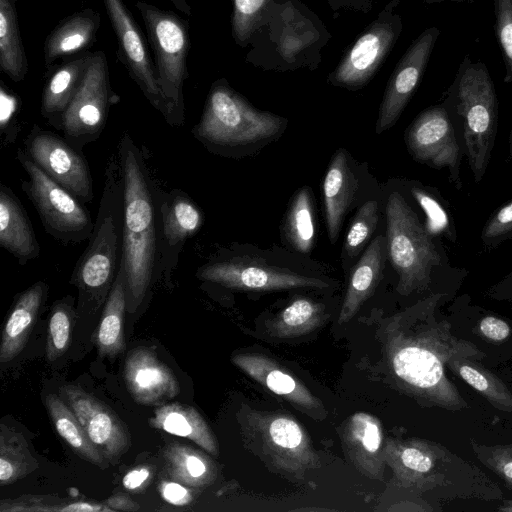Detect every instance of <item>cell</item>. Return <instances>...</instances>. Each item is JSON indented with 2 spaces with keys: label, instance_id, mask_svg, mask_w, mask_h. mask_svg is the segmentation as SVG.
I'll return each instance as SVG.
<instances>
[{
  "label": "cell",
  "instance_id": "14",
  "mask_svg": "<svg viewBox=\"0 0 512 512\" xmlns=\"http://www.w3.org/2000/svg\"><path fill=\"white\" fill-rule=\"evenodd\" d=\"M27 156L54 182L84 204L94 198L91 170L83 152L65 137L35 124L23 140Z\"/></svg>",
  "mask_w": 512,
  "mask_h": 512
},
{
  "label": "cell",
  "instance_id": "27",
  "mask_svg": "<svg viewBox=\"0 0 512 512\" xmlns=\"http://www.w3.org/2000/svg\"><path fill=\"white\" fill-rule=\"evenodd\" d=\"M355 190L356 179L345 152L339 149L330 162L323 183L325 217L331 243L338 238L343 217L352 203Z\"/></svg>",
  "mask_w": 512,
  "mask_h": 512
},
{
  "label": "cell",
  "instance_id": "57",
  "mask_svg": "<svg viewBox=\"0 0 512 512\" xmlns=\"http://www.w3.org/2000/svg\"><path fill=\"white\" fill-rule=\"evenodd\" d=\"M509 153H510V157L512 158V129H511V133H510V137H509Z\"/></svg>",
  "mask_w": 512,
  "mask_h": 512
},
{
  "label": "cell",
  "instance_id": "8",
  "mask_svg": "<svg viewBox=\"0 0 512 512\" xmlns=\"http://www.w3.org/2000/svg\"><path fill=\"white\" fill-rule=\"evenodd\" d=\"M284 119L253 107L225 79L213 83L193 136L208 150L220 153L274 137Z\"/></svg>",
  "mask_w": 512,
  "mask_h": 512
},
{
  "label": "cell",
  "instance_id": "45",
  "mask_svg": "<svg viewBox=\"0 0 512 512\" xmlns=\"http://www.w3.org/2000/svg\"><path fill=\"white\" fill-rule=\"evenodd\" d=\"M512 237V200L505 203L489 217L481 232L486 249H493Z\"/></svg>",
  "mask_w": 512,
  "mask_h": 512
},
{
  "label": "cell",
  "instance_id": "5",
  "mask_svg": "<svg viewBox=\"0 0 512 512\" xmlns=\"http://www.w3.org/2000/svg\"><path fill=\"white\" fill-rule=\"evenodd\" d=\"M123 183L118 154L109 155L93 231L77 260L71 281L81 297L101 302L116 280L123 248Z\"/></svg>",
  "mask_w": 512,
  "mask_h": 512
},
{
  "label": "cell",
  "instance_id": "24",
  "mask_svg": "<svg viewBox=\"0 0 512 512\" xmlns=\"http://www.w3.org/2000/svg\"><path fill=\"white\" fill-rule=\"evenodd\" d=\"M0 246L20 265L38 259L41 252L26 209L3 182L0 183Z\"/></svg>",
  "mask_w": 512,
  "mask_h": 512
},
{
  "label": "cell",
  "instance_id": "18",
  "mask_svg": "<svg viewBox=\"0 0 512 512\" xmlns=\"http://www.w3.org/2000/svg\"><path fill=\"white\" fill-rule=\"evenodd\" d=\"M440 34L441 31L436 26L426 28L398 61L380 105L377 133L389 129L399 119L424 75Z\"/></svg>",
  "mask_w": 512,
  "mask_h": 512
},
{
  "label": "cell",
  "instance_id": "55",
  "mask_svg": "<svg viewBox=\"0 0 512 512\" xmlns=\"http://www.w3.org/2000/svg\"><path fill=\"white\" fill-rule=\"evenodd\" d=\"M497 510L502 512H512V495L510 498H503V502L497 507Z\"/></svg>",
  "mask_w": 512,
  "mask_h": 512
},
{
  "label": "cell",
  "instance_id": "3",
  "mask_svg": "<svg viewBox=\"0 0 512 512\" xmlns=\"http://www.w3.org/2000/svg\"><path fill=\"white\" fill-rule=\"evenodd\" d=\"M384 457L398 484L411 491H437L444 500L504 498L498 484L481 469L436 442L389 438Z\"/></svg>",
  "mask_w": 512,
  "mask_h": 512
},
{
  "label": "cell",
  "instance_id": "19",
  "mask_svg": "<svg viewBox=\"0 0 512 512\" xmlns=\"http://www.w3.org/2000/svg\"><path fill=\"white\" fill-rule=\"evenodd\" d=\"M59 392L89 439L108 461L121 457L130 449L128 429L105 404L76 385H63Z\"/></svg>",
  "mask_w": 512,
  "mask_h": 512
},
{
  "label": "cell",
  "instance_id": "2",
  "mask_svg": "<svg viewBox=\"0 0 512 512\" xmlns=\"http://www.w3.org/2000/svg\"><path fill=\"white\" fill-rule=\"evenodd\" d=\"M123 183L122 264L127 279V307L135 312L161 276V200L164 190L153 178L139 146L128 132L118 143Z\"/></svg>",
  "mask_w": 512,
  "mask_h": 512
},
{
  "label": "cell",
  "instance_id": "6",
  "mask_svg": "<svg viewBox=\"0 0 512 512\" xmlns=\"http://www.w3.org/2000/svg\"><path fill=\"white\" fill-rule=\"evenodd\" d=\"M443 104L461 124L464 152L478 183L490 163L498 122L497 94L485 64L465 56Z\"/></svg>",
  "mask_w": 512,
  "mask_h": 512
},
{
  "label": "cell",
  "instance_id": "13",
  "mask_svg": "<svg viewBox=\"0 0 512 512\" xmlns=\"http://www.w3.org/2000/svg\"><path fill=\"white\" fill-rule=\"evenodd\" d=\"M119 101L113 91L103 51L94 52L83 80L64 113V137L77 149L97 141L103 133L109 108Z\"/></svg>",
  "mask_w": 512,
  "mask_h": 512
},
{
  "label": "cell",
  "instance_id": "52",
  "mask_svg": "<svg viewBox=\"0 0 512 512\" xmlns=\"http://www.w3.org/2000/svg\"><path fill=\"white\" fill-rule=\"evenodd\" d=\"M488 295L496 300L512 302V270L488 290Z\"/></svg>",
  "mask_w": 512,
  "mask_h": 512
},
{
  "label": "cell",
  "instance_id": "31",
  "mask_svg": "<svg viewBox=\"0 0 512 512\" xmlns=\"http://www.w3.org/2000/svg\"><path fill=\"white\" fill-rule=\"evenodd\" d=\"M127 306V279L124 265L105 300L104 309L95 334V344L102 356L114 357L125 348L123 320Z\"/></svg>",
  "mask_w": 512,
  "mask_h": 512
},
{
  "label": "cell",
  "instance_id": "10",
  "mask_svg": "<svg viewBox=\"0 0 512 512\" xmlns=\"http://www.w3.org/2000/svg\"><path fill=\"white\" fill-rule=\"evenodd\" d=\"M242 427L248 444L278 472L302 480L320 466L319 457L303 427L278 412L244 409Z\"/></svg>",
  "mask_w": 512,
  "mask_h": 512
},
{
  "label": "cell",
  "instance_id": "43",
  "mask_svg": "<svg viewBox=\"0 0 512 512\" xmlns=\"http://www.w3.org/2000/svg\"><path fill=\"white\" fill-rule=\"evenodd\" d=\"M476 458L512 489V444L485 445L471 439Z\"/></svg>",
  "mask_w": 512,
  "mask_h": 512
},
{
  "label": "cell",
  "instance_id": "40",
  "mask_svg": "<svg viewBox=\"0 0 512 512\" xmlns=\"http://www.w3.org/2000/svg\"><path fill=\"white\" fill-rule=\"evenodd\" d=\"M231 31L237 45L242 48L249 46L255 31L265 21L276 0H231Z\"/></svg>",
  "mask_w": 512,
  "mask_h": 512
},
{
  "label": "cell",
  "instance_id": "7",
  "mask_svg": "<svg viewBox=\"0 0 512 512\" xmlns=\"http://www.w3.org/2000/svg\"><path fill=\"white\" fill-rule=\"evenodd\" d=\"M387 250L398 274L402 295L430 289L433 274L449 270L450 263L439 238L431 235L404 197L392 192L386 204Z\"/></svg>",
  "mask_w": 512,
  "mask_h": 512
},
{
  "label": "cell",
  "instance_id": "38",
  "mask_svg": "<svg viewBox=\"0 0 512 512\" xmlns=\"http://www.w3.org/2000/svg\"><path fill=\"white\" fill-rule=\"evenodd\" d=\"M285 231L293 248L309 253L314 244L315 227L311 193L307 187L299 190L289 207Z\"/></svg>",
  "mask_w": 512,
  "mask_h": 512
},
{
  "label": "cell",
  "instance_id": "17",
  "mask_svg": "<svg viewBox=\"0 0 512 512\" xmlns=\"http://www.w3.org/2000/svg\"><path fill=\"white\" fill-rule=\"evenodd\" d=\"M115 31L118 58L149 103L167 121L168 107L160 90L154 62L148 53L143 34L123 0H103Z\"/></svg>",
  "mask_w": 512,
  "mask_h": 512
},
{
  "label": "cell",
  "instance_id": "33",
  "mask_svg": "<svg viewBox=\"0 0 512 512\" xmlns=\"http://www.w3.org/2000/svg\"><path fill=\"white\" fill-rule=\"evenodd\" d=\"M170 477L186 486L202 488L214 482L217 469L203 452L188 445L172 443L164 451Z\"/></svg>",
  "mask_w": 512,
  "mask_h": 512
},
{
  "label": "cell",
  "instance_id": "47",
  "mask_svg": "<svg viewBox=\"0 0 512 512\" xmlns=\"http://www.w3.org/2000/svg\"><path fill=\"white\" fill-rule=\"evenodd\" d=\"M69 502L54 496L25 495L0 502L1 512H67Z\"/></svg>",
  "mask_w": 512,
  "mask_h": 512
},
{
  "label": "cell",
  "instance_id": "16",
  "mask_svg": "<svg viewBox=\"0 0 512 512\" xmlns=\"http://www.w3.org/2000/svg\"><path fill=\"white\" fill-rule=\"evenodd\" d=\"M196 277L204 282L245 291L327 287V283L320 279L244 257L211 259L198 268Z\"/></svg>",
  "mask_w": 512,
  "mask_h": 512
},
{
  "label": "cell",
  "instance_id": "21",
  "mask_svg": "<svg viewBox=\"0 0 512 512\" xmlns=\"http://www.w3.org/2000/svg\"><path fill=\"white\" fill-rule=\"evenodd\" d=\"M124 380L135 402L163 404L180 392L179 382L156 353L147 347L132 349L124 363Z\"/></svg>",
  "mask_w": 512,
  "mask_h": 512
},
{
  "label": "cell",
  "instance_id": "46",
  "mask_svg": "<svg viewBox=\"0 0 512 512\" xmlns=\"http://www.w3.org/2000/svg\"><path fill=\"white\" fill-rule=\"evenodd\" d=\"M20 101L3 82L0 85V134L2 147L13 144L18 135Z\"/></svg>",
  "mask_w": 512,
  "mask_h": 512
},
{
  "label": "cell",
  "instance_id": "26",
  "mask_svg": "<svg viewBox=\"0 0 512 512\" xmlns=\"http://www.w3.org/2000/svg\"><path fill=\"white\" fill-rule=\"evenodd\" d=\"M93 53L75 58L58 67L47 79L41 97L40 113L57 131L62 129L64 113L74 98Z\"/></svg>",
  "mask_w": 512,
  "mask_h": 512
},
{
  "label": "cell",
  "instance_id": "39",
  "mask_svg": "<svg viewBox=\"0 0 512 512\" xmlns=\"http://www.w3.org/2000/svg\"><path fill=\"white\" fill-rule=\"evenodd\" d=\"M411 194L425 214L424 225L427 231L434 237L439 239L444 237L455 244L457 241L455 222L447 202L441 195L421 185H414L411 188Z\"/></svg>",
  "mask_w": 512,
  "mask_h": 512
},
{
  "label": "cell",
  "instance_id": "9",
  "mask_svg": "<svg viewBox=\"0 0 512 512\" xmlns=\"http://www.w3.org/2000/svg\"><path fill=\"white\" fill-rule=\"evenodd\" d=\"M136 7L146 28L154 57L157 81L168 107L167 123L173 127L185 122L184 83L188 78V25L175 13L138 1Z\"/></svg>",
  "mask_w": 512,
  "mask_h": 512
},
{
  "label": "cell",
  "instance_id": "34",
  "mask_svg": "<svg viewBox=\"0 0 512 512\" xmlns=\"http://www.w3.org/2000/svg\"><path fill=\"white\" fill-rule=\"evenodd\" d=\"M15 4L12 0H0V69L14 82H20L27 74L28 61Z\"/></svg>",
  "mask_w": 512,
  "mask_h": 512
},
{
  "label": "cell",
  "instance_id": "42",
  "mask_svg": "<svg viewBox=\"0 0 512 512\" xmlns=\"http://www.w3.org/2000/svg\"><path fill=\"white\" fill-rule=\"evenodd\" d=\"M377 222L378 204L373 200L367 201L355 215L345 238L344 252L349 257L359 253L376 229Z\"/></svg>",
  "mask_w": 512,
  "mask_h": 512
},
{
  "label": "cell",
  "instance_id": "58",
  "mask_svg": "<svg viewBox=\"0 0 512 512\" xmlns=\"http://www.w3.org/2000/svg\"><path fill=\"white\" fill-rule=\"evenodd\" d=\"M12 1L16 2L17 0H12Z\"/></svg>",
  "mask_w": 512,
  "mask_h": 512
},
{
  "label": "cell",
  "instance_id": "15",
  "mask_svg": "<svg viewBox=\"0 0 512 512\" xmlns=\"http://www.w3.org/2000/svg\"><path fill=\"white\" fill-rule=\"evenodd\" d=\"M412 157L435 169H447L449 181L460 189L462 148L445 105L431 106L411 123L405 136Z\"/></svg>",
  "mask_w": 512,
  "mask_h": 512
},
{
  "label": "cell",
  "instance_id": "53",
  "mask_svg": "<svg viewBox=\"0 0 512 512\" xmlns=\"http://www.w3.org/2000/svg\"><path fill=\"white\" fill-rule=\"evenodd\" d=\"M105 504L114 511H136L140 508L137 502L133 501L128 495L123 493L111 496L106 500Z\"/></svg>",
  "mask_w": 512,
  "mask_h": 512
},
{
  "label": "cell",
  "instance_id": "11",
  "mask_svg": "<svg viewBox=\"0 0 512 512\" xmlns=\"http://www.w3.org/2000/svg\"><path fill=\"white\" fill-rule=\"evenodd\" d=\"M16 158L28 175L20 180L22 191L34 206L44 230L64 246L88 240L94 220L85 204L48 177L25 153L18 149Z\"/></svg>",
  "mask_w": 512,
  "mask_h": 512
},
{
  "label": "cell",
  "instance_id": "54",
  "mask_svg": "<svg viewBox=\"0 0 512 512\" xmlns=\"http://www.w3.org/2000/svg\"><path fill=\"white\" fill-rule=\"evenodd\" d=\"M173 4L179 11L190 16L192 13L191 6L187 0H165Z\"/></svg>",
  "mask_w": 512,
  "mask_h": 512
},
{
  "label": "cell",
  "instance_id": "37",
  "mask_svg": "<svg viewBox=\"0 0 512 512\" xmlns=\"http://www.w3.org/2000/svg\"><path fill=\"white\" fill-rule=\"evenodd\" d=\"M324 321V307L308 298H298L272 321L271 331L279 338L297 337L311 332Z\"/></svg>",
  "mask_w": 512,
  "mask_h": 512
},
{
  "label": "cell",
  "instance_id": "41",
  "mask_svg": "<svg viewBox=\"0 0 512 512\" xmlns=\"http://www.w3.org/2000/svg\"><path fill=\"white\" fill-rule=\"evenodd\" d=\"M73 310L67 300L53 306L47 329L46 357L54 361L61 357L70 344Z\"/></svg>",
  "mask_w": 512,
  "mask_h": 512
},
{
  "label": "cell",
  "instance_id": "56",
  "mask_svg": "<svg viewBox=\"0 0 512 512\" xmlns=\"http://www.w3.org/2000/svg\"><path fill=\"white\" fill-rule=\"evenodd\" d=\"M474 0H424L426 4H434V3H441V2H456V3H468L473 2Z\"/></svg>",
  "mask_w": 512,
  "mask_h": 512
},
{
  "label": "cell",
  "instance_id": "29",
  "mask_svg": "<svg viewBox=\"0 0 512 512\" xmlns=\"http://www.w3.org/2000/svg\"><path fill=\"white\" fill-rule=\"evenodd\" d=\"M100 21L99 13L87 8L61 22L45 40V65L51 66L56 60L91 46L95 41Z\"/></svg>",
  "mask_w": 512,
  "mask_h": 512
},
{
  "label": "cell",
  "instance_id": "1",
  "mask_svg": "<svg viewBox=\"0 0 512 512\" xmlns=\"http://www.w3.org/2000/svg\"><path fill=\"white\" fill-rule=\"evenodd\" d=\"M448 296L435 292L389 318L384 344L391 374L401 391L422 406L461 411L468 403L448 378L453 358L483 359L473 343L453 335L451 324L438 319L437 307Z\"/></svg>",
  "mask_w": 512,
  "mask_h": 512
},
{
  "label": "cell",
  "instance_id": "49",
  "mask_svg": "<svg viewBox=\"0 0 512 512\" xmlns=\"http://www.w3.org/2000/svg\"><path fill=\"white\" fill-rule=\"evenodd\" d=\"M159 492L166 502L174 506H185L193 500L190 490L177 481H162L159 484Z\"/></svg>",
  "mask_w": 512,
  "mask_h": 512
},
{
  "label": "cell",
  "instance_id": "20",
  "mask_svg": "<svg viewBox=\"0 0 512 512\" xmlns=\"http://www.w3.org/2000/svg\"><path fill=\"white\" fill-rule=\"evenodd\" d=\"M203 224V213L193 199L183 190L165 191L161 200V276L168 278L176 268L179 256L189 238Z\"/></svg>",
  "mask_w": 512,
  "mask_h": 512
},
{
  "label": "cell",
  "instance_id": "25",
  "mask_svg": "<svg viewBox=\"0 0 512 512\" xmlns=\"http://www.w3.org/2000/svg\"><path fill=\"white\" fill-rule=\"evenodd\" d=\"M47 289L45 282L38 281L18 295L2 332L1 363L10 362L25 347L45 299Z\"/></svg>",
  "mask_w": 512,
  "mask_h": 512
},
{
  "label": "cell",
  "instance_id": "23",
  "mask_svg": "<svg viewBox=\"0 0 512 512\" xmlns=\"http://www.w3.org/2000/svg\"><path fill=\"white\" fill-rule=\"evenodd\" d=\"M341 439L350 461L367 477L382 480L386 463L379 421L373 415L357 412L344 424Z\"/></svg>",
  "mask_w": 512,
  "mask_h": 512
},
{
  "label": "cell",
  "instance_id": "22",
  "mask_svg": "<svg viewBox=\"0 0 512 512\" xmlns=\"http://www.w3.org/2000/svg\"><path fill=\"white\" fill-rule=\"evenodd\" d=\"M231 361L253 380L298 409L324 417V408L319 399L275 360L260 353L244 352L235 354Z\"/></svg>",
  "mask_w": 512,
  "mask_h": 512
},
{
  "label": "cell",
  "instance_id": "12",
  "mask_svg": "<svg viewBox=\"0 0 512 512\" xmlns=\"http://www.w3.org/2000/svg\"><path fill=\"white\" fill-rule=\"evenodd\" d=\"M399 4L400 0H390L347 47L342 59L327 77L330 85L358 90L372 80L402 33L403 21L397 13Z\"/></svg>",
  "mask_w": 512,
  "mask_h": 512
},
{
  "label": "cell",
  "instance_id": "4",
  "mask_svg": "<svg viewBox=\"0 0 512 512\" xmlns=\"http://www.w3.org/2000/svg\"><path fill=\"white\" fill-rule=\"evenodd\" d=\"M332 35L300 0H276L250 39L245 62L263 71H314Z\"/></svg>",
  "mask_w": 512,
  "mask_h": 512
},
{
  "label": "cell",
  "instance_id": "44",
  "mask_svg": "<svg viewBox=\"0 0 512 512\" xmlns=\"http://www.w3.org/2000/svg\"><path fill=\"white\" fill-rule=\"evenodd\" d=\"M495 35L507 69L506 80L512 83V0H494Z\"/></svg>",
  "mask_w": 512,
  "mask_h": 512
},
{
  "label": "cell",
  "instance_id": "35",
  "mask_svg": "<svg viewBox=\"0 0 512 512\" xmlns=\"http://www.w3.org/2000/svg\"><path fill=\"white\" fill-rule=\"evenodd\" d=\"M473 358H453L448 370L465 381L495 408L512 413V392L495 374Z\"/></svg>",
  "mask_w": 512,
  "mask_h": 512
},
{
  "label": "cell",
  "instance_id": "51",
  "mask_svg": "<svg viewBox=\"0 0 512 512\" xmlns=\"http://www.w3.org/2000/svg\"><path fill=\"white\" fill-rule=\"evenodd\" d=\"M333 11L350 10L369 13L373 9L374 0H325Z\"/></svg>",
  "mask_w": 512,
  "mask_h": 512
},
{
  "label": "cell",
  "instance_id": "36",
  "mask_svg": "<svg viewBox=\"0 0 512 512\" xmlns=\"http://www.w3.org/2000/svg\"><path fill=\"white\" fill-rule=\"evenodd\" d=\"M23 435L13 428L0 426V485L12 484L38 469Z\"/></svg>",
  "mask_w": 512,
  "mask_h": 512
},
{
  "label": "cell",
  "instance_id": "48",
  "mask_svg": "<svg viewBox=\"0 0 512 512\" xmlns=\"http://www.w3.org/2000/svg\"><path fill=\"white\" fill-rule=\"evenodd\" d=\"M477 330L483 338L494 343L505 341L511 334L510 325L505 320L492 315L481 318Z\"/></svg>",
  "mask_w": 512,
  "mask_h": 512
},
{
  "label": "cell",
  "instance_id": "30",
  "mask_svg": "<svg viewBox=\"0 0 512 512\" xmlns=\"http://www.w3.org/2000/svg\"><path fill=\"white\" fill-rule=\"evenodd\" d=\"M149 424L153 428L193 441L212 456L219 455L215 435L192 406L180 403L164 404L155 410Z\"/></svg>",
  "mask_w": 512,
  "mask_h": 512
},
{
  "label": "cell",
  "instance_id": "50",
  "mask_svg": "<svg viewBox=\"0 0 512 512\" xmlns=\"http://www.w3.org/2000/svg\"><path fill=\"white\" fill-rule=\"evenodd\" d=\"M152 476L151 469L147 466H138L128 471L122 479L125 489L136 491L143 488Z\"/></svg>",
  "mask_w": 512,
  "mask_h": 512
},
{
  "label": "cell",
  "instance_id": "32",
  "mask_svg": "<svg viewBox=\"0 0 512 512\" xmlns=\"http://www.w3.org/2000/svg\"><path fill=\"white\" fill-rule=\"evenodd\" d=\"M47 412L60 437L84 460L102 469L108 467V460L89 439L80 421L55 394H49L45 400Z\"/></svg>",
  "mask_w": 512,
  "mask_h": 512
},
{
  "label": "cell",
  "instance_id": "28",
  "mask_svg": "<svg viewBox=\"0 0 512 512\" xmlns=\"http://www.w3.org/2000/svg\"><path fill=\"white\" fill-rule=\"evenodd\" d=\"M386 248L387 241L385 237L377 236L357 262L350 276L340 310L339 324L350 321L364 301L372 294L381 279Z\"/></svg>",
  "mask_w": 512,
  "mask_h": 512
}]
</instances>
